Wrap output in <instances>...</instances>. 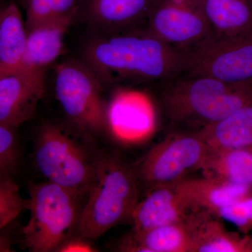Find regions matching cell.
Segmentation results:
<instances>
[{
    "label": "cell",
    "instance_id": "1",
    "mask_svg": "<svg viewBox=\"0 0 252 252\" xmlns=\"http://www.w3.org/2000/svg\"><path fill=\"white\" fill-rule=\"evenodd\" d=\"M85 64L102 85H158L185 74L189 56L146 30L102 33L87 46Z\"/></svg>",
    "mask_w": 252,
    "mask_h": 252
},
{
    "label": "cell",
    "instance_id": "2",
    "mask_svg": "<svg viewBox=\"0 0 252 252\" xmlns=\"http://www.w3.org/2000/svg\"><path fill=\"white\" fill-rule=\"evenodd\" d=\"M152 88L167 120L185 132H200L252 102V82L228 84L184 74Z\"/></svg>",
    "mask_w": 252,
    "mask_h": 252
},
{
    "label": "cell",
    "instance_id": "3",
    "mask_svg": "<svg viewBox=\"0 0 252 252\" xmlns=\"http://www.w3.org/2000/svg\"><path fill=\"white\" fill-rule=\"evenodd\" d=\"M77 231L86 240H97L116 225L132 222L138 203L135 173L117 156L96 159L95 170Z\"/></svg>",
    "mask_w": 252,
    "mask_h": 252
},
{
    "label": "cell",
    "instance_id": "4",
    "mask_svg": "<svg viewBox=\"0 0 252 252\" xmlns=\"http://www.w3.org/2000/svg\"><path fill=\"white\" fill-rule=\"evenodd\" d=\"M79 198L49 181L30 186L29 198L26 200L30 218L22 230L30 252H57L77 228L81 212Z\"/></svg>",
    "mask_w": 252,
    "mask_h": 252
},
{
    "label": "cell",
    "instance_id": "5",
    "mask_svg": "<svg viewBox=\"0 0 252 252\" xmlns=\"http://www.w3.org/2000/svg\"><path fill=\"white\" fill-rule=\"evenodd\" d=\"M34 159L38 170L50 182L80 197L88 193L94 170L93 160L80 144L61 127H43L36 137Z\"/></svg>",
    "mask_w": 252,
    "mask_h": 252
},
{
    "label": "cell",
    "instance_id": "6",
    "mask_svg": "<svg viewBox=\"0 0 252 252\" xmlns=\"http://www.w3.org/2000/svg\"><path fill=\"white\" fill-rule=\"evenodd\" d=\"M211 150L199 132L178 131L153 147L141 162L139 176L150 190L186 180L203 169Z\"/></svg>",
    "mask_w": 252,
    "mask_h": 252
},
{
    "label": "cell",
    "instance_id": "7",
    "mask_svg": "<svg viewBox=\"0 0 252 252\" xmlns=\"http://www.w3.org/2000/svg\"><path fill=\"white\" fill-rule=\"evenodd\" d=\"M102 86L86 64L67 61L56 68V97L64 113L81 130L97 133L105 127Z\"/></svg>",
    "mask_w": 252,
    "mask_h": 252
},
{
    "label": "cell",
    "instance_id": "8",
    "mask_svg": "<svg viewBox=\"0 0 252 252\" xmlns=\"http://www.w3.org/2000/svg\"><path fill=\"white\" fill-rule=\"evenodd\" d=\"M185 74L228 84L252 83V28L234 35H213L189 54Z\"/></svg>",
    "mask_w": 252,
    "mask_h": 252
},
{
    "label": "cell",
    "instance_id": "9",
    "mask_svg": "<svg viewBox=\"0 0 252 252\" xmlns=\"http://www.w3.org/2000/svg\"><path fill=\"white\" fill-rule=\"evenodd\" d=\"M145 30L189 56L214 35L201 0H156Z\"/></svg>",
    "mask_w": 252,
    "mask_h": 252
},
{
    "label": "cell",
    "instance_id": "10",
    "mask_svg": "<svg viewBox=\"0 0 252 252\" xmlns=\"http://www.w3.org/2000/svg\"><path fill=\"white\" fill-rule=\"evenodd\" d=\"M157 114L152 97L144 91L119 88L106 104L105 127L126 144L142 142L152 135Z\"/></svg>",
    "mask_w": 252,
    "mask_h": 252
},
{
    "label": "cell",
    "instance_id": "11",
    "mask_svg": "<svg viewBox=\"0 0 252 252\" xmlns=\"http://www.w3.org/2000/svg\"><path fill=\"white\" fill-rule=\"evenodd\" d=\"M200 209L190 190L188 179L156 187L137 203L132 217V230L144 231L184 221Z\"/></svg>",
    "mask_w": 252,
    "mask_h": 252
},
{
    "label": "cell",
    "instance_id": "12",
    "mask_svg": "<svg viewBox=\"0 0 252 252\" xmlns=\"http://www.w3.org/2000/svg\"><path fill=\"white\" fill-rule=\"evenodd\" d=\"M45 76L18 69L0 77V123L17 129L34 117L45 93Z\"/></svg>",
    "mask_w": 252,
    "mask_h": 252
},
{
    "label": "cell",
    "instance_id": "13",
    "mask_svg": "<svg viewBox=\"0 0 252 252\" xmlns=\"http://www.w3.org/2000/svg\"><path fill=\"white\" fill-rule=\"evenodd\" d=\"M156 0H81L79 13L102 33L145 30Z\"/></svg>",
    "mask_w": 252,
    "mask_h": 252
},
{
    "label": "cell",
    "instance_id": "14",
    "mask_svg": "<svg viewBox=\"0 0 252 252\" xmlns=\"http://www.w3.org/2000/svg\"><path fill=\"white\" fill-rule=\"evenodd\" d=\"M78 14L41 23L28 30L26 49L18 69L46 75L47 68L61 56L64 36Z\"/></svg>",
    "mask_w": 252,
    "mask_h": 252
},
{
    "label": "cell",
    "instance_id": "15",
    "mask_svg": "<svg viewBox=\"0 0 252 252\" xmlns=\"http://www.w3.org/2000/svg\"><path fill=\"white\" fill-rule=\"evenodd\" d=\"M122 252H193V235L189 218L184 221L132 230L121 243Z\"/></svg>",
    "mask_w": 252,
    "mask_h": 252
},
{
    "label": "cell",
    "instance_id": "16",
    "mask_svg": "<svg viewBox=\"0 0 252 252\" xmlns=\"http://www.w3.org/2000/svg\"><path fill=\"white\" fill-rule=\"evenodd\" d=\"M215 214L204 209L189 218L193 235V252H252V240L226 231Z\"/></svg>",
    "mask_w": 252,
    "mask_h": 252
},
{
    "label": "cell",
    "instance_id": "17",
    "mask_svg": "<svg viewBox=\"0 0 252 252\" xmlns=\"http://www.w3.org/2000/svg\"><path fill=\"white\" fill-rule=\"evenodd\" d=\"M199 132L211 151L252 149V102Z\"/></svg>",
    "mask_w": 252,
    "mask_h": 252
},
{
    "label": "cell",
    "instance_id": "18",
    "mask_svg": "<svg viewBox=\"0 0 252 252\" xmlns=\"http://www.w3.org/2000/svg\"><path fill=\"white\" fill-rule=\"evenodd\" d=\"M27 29L14 1L6 4L0 22V77L16 72L26 49Z\"/></svg>",
    "mask_w": 252,
    "mask_h": 252
},
{
    "label": "cell",
    "instance_id": "19",
    "mask_svg": "<svg viewBox=\"0 0 252 252\" xmlns=\"http://www.w3.org/2000/svg\"><path fill=\"white\" fill-rule=\"evenodd\" d=\"M214 36L234 35L252 28L251 0H201Z\"/></svg>",
    "mask_w": 252,
    "mask_h": 252
},
{
    "label": "cell",
    "instance_id": "20",
    "mask_svg": "<svg viewBox=\"0 0 252 252\" xmlns=\"http://www.w3.org/2000/svg\"><path fill=\"white\" fill-rule=\"evenodd\" d=\"M203 170L206 177L252 188V149L211 151Z\"/></svg>",
    "mask_w": 252,
    "mask_h": 252
},
{
    "label": "cell",
    "instance_id": "21",
    "mask_svg": "<svg viewBox=\"0 0 252 252\" xmlns=\"http://www.w3.org/2000/svg\"><path fill=\"white\" fill-rule=\"evenodd\" d=\"M189 187L200 208L216 214L222 207L251 195L252 188L214 177L188 179Z\"/></svg>",
    "mask_w": 252,
    "mask_h": 252
},
{
    "label": "cell",
    "instance_id": "22",
    "mask_svg": "<svg viewBox=\"0 0 252 252\" xmlns=\"http://www.w3.org/2000/svg\"><path fill=\"white\" fill-rule=\"evenodd\" d=\"M26 210V200L12 176H0V252H13L11 242L3 232Z\"/></svg>",
    "mask_w": 252,
    "mask_h": 252
},
{
    "label": "cell",
    "instance_id": "23",
    "mask_svg": "<svg viewBox=\"0 0 252 252\" xmlns=\"http://www.w3.org/2000/svg\"><path fill=\"white\" fill-rule=\"evenodd\" d=\"M26 13V29L73 14H79L81 0H21Z\"/></svg>",
    "mask_w": 252,
    "mask_h": 252
},
{
    "label": "cell",
    "instance_id": "24",
    "mask_svg": "<svg viewBox=\"0 0 252 252\" xmlns=\"http://www.w3.org/2000/svg\"><path fill=\"white\" fill-rule=\"evenodd\" d=\"M19 160L16 129L0 123V176H12Z\"/></svg>",
    "mask_w": 252,
    "mask_h": 252
},
{
    "label": "cell",
    "instance_id": "25",
    "mask_svg": "<svg viewBox=\"0 0 252 252\" xmlns=\"http://www.w3.org/2000/svg\"><path fill=\"white\" fill-rule=\"evenodd\" d=\"M215 215L228 220L242 229L248 230L252 226V194L222 207Z\"/></svg>",
    "mask_w": 252,
    "mask_h": 252
},
{
    "label": "cell",
    "instance_id": "26",
    "mask_svg": "<svg viewBox=\"0 0 252 252\" xmlns=\"http://www.w3.org/2000/svg\"><path fill=\"white\" fill-rule=\"evenodd\" d=\"M57 252H96L95 248H94L86 239L68 238L60 246Z\"/></svg>",
    "mask_w": 252,
    "mask_h": 252
},
{
    "label": "cell",
    "instance_id": "27",
    "mask_svg": "<svg viewBox=\"0 0 252 252\" xmlns=\"http://www.w3.org/2000/svg\"><path fill=\"white\" fill-rule=\"evenodd\" d=\"M7 3H5L2 0H0V22H1V17H2L3 13H4L5 6Z\"/></svg>",
    "mask_w": 252,
    "mask_h": 252
},
{
    "label": "cell",
    "instance_id": "28",
    "mask_svg": "<svg viewBox=\"0 0 252 252\" xmlns=\"http://www.w3.org/2000/svg\"><path fill=\"white\" fill-rule=\"evenodd\" d=\"M251 1H252V0H251Z\"/></svg>",
    "mask_w": 252,
    "mask_h": 252
}]
</instances>
